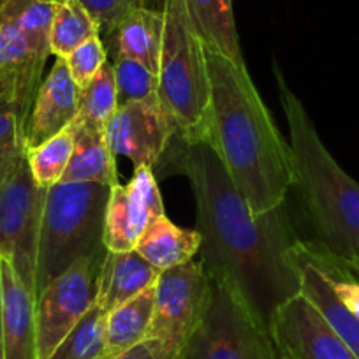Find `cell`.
<instances>
[{
	"instance_id": "obj_1",
	"label": "cell",
	"mask_w": 359,
	"mask_h": 359,
	"mask_svg": "<svg viewBox=\"0 0 359 359\" xmlns=\"http://www.w3.org/2000/svg\"><path fill=\"white\" fill-rule=\"evenodd\" d=\"M155 171L189 180L198 206L203 266L269 327L275 309L299 292L298 273L289 261L298 236L285 205L255 217L206 141L175 134Z\"/></svg>"
},
{
	"instance_id": "obj_2",
	"label": "cell",
	"mask_w": 359,
	"mask_h": 359,
	"mask_svg": "<svg viewBox=\"0 0 359 359\" xmlns=\"http://www.w3.org/2000/svg\"><path fill=\"white\" fill-rule=\"evenodd\" d=\"M210 108L205 141L255 217L285 205L292 187L291 147L284 140L247 65L208 51Z\"/></svg>"
},
{
	"instance_id": "obj_3",
	"label": "cell",
	"mask_w": 359,
	"mask_h": 359,
	"mask_svg": "<svg viewBox=\"0 0 359 359\" xmlns=\"http://www.w3.org/2000/svg\"><path fill=\"white\" fill-rule=\"evenodd\" d=\"M273 74L289 127L292 187L298 191L316 240L345 261H355L359 257V184L331 157L275 60Z\"/></svg>"
},
{
	"instance_id": "obj_4",
	"label": "cell",
	"mask_w": 359,
	"mask_h": 359,
	"mask_svg": "<svg viewBox=\"0 0 359 359\" xmlns=\"http://www.w3.org/2000/svg\"><path fill=\"white\" fill-rule=\"evenodd\" d=\"M111 187L92 182H60L46 189L36 296L79 259L106 254L104 217Z\"/></svg>"
},
{
	"instance_id": "obj_5",
	"label": "cell",
	"mask_w": 359,
	"mask_h": 359,
	"mask_svg": "<svg viewBox=\"0 0 359 359\" xmlns=\"http://www.w3.org/2000/svg\"><path fill=\"white\" fill-rule=\"evenodd\" d=\"M164 41L157 95L176 126V136L205 141L208 130V50L192 25L184 0H164Z\"/></svg>"
},
{
	"instance_id": "obj_6",
	"label": "cell",
	"mask_w": 359,
	"mask_h": 359,
	"mask_svg": "<svg viewBox=\"0 0 359 359\" xmlns=\"http://www.w3.org/2000/svg\"><path fill=\"white\" fill-rule=\"evenodd\" d=\"M212 292V277L203 262H187L161 271L147 345L157 359H187Z\"/></svg>"
},
{
	"instance_id": "obj_7",
	"label": "cell",
	"mask_w": 359,
	"mask_h": 359,
	"mask_svg": "<svg viewBox=\"0 0 359 359\" xmlns=\"http://www.w3.org/2000/svg\"><path fill=\"white\" fill-rule=\"evenodd\" d=\"M187 359H280L269 327L227 284L212 278V292Z\"/></svg>"
},
{
	"instance_id": "obj_8",
	"label": "cell",
	"mask_w": 359,
	"mask_h": 359,
	"mask_svg": "<svg viewBox=\"0 0 359 359\" xmlns=\"http://www.w3.org/2000/svg\"><path fill=\"white\" fill-rule=\"evenodd\" d=\"M44 198L46 189L36 184L25 151L0 187V255L34 298Z\"/></svg>"
},
{
	"instance_id": "obj_9",
	"label": "cell",
	"mask_w": 359,
	"mask_h": 359,
	"mask_svg": "<svg viewBox=\"0 0 359 359\" xmlns=\"http://www.w3.org/2000/svg\"><path fill=\"white\" fill-rule=\"evenodd\" d=\"M106 254L79 259L36 296L37 354L50 359L78 320L97 299V284Z\"/></svg>"
},
{
	"instance_id": "obj_10",
	"label": "cell",
	"mask_w": 359,
	"mask_h": 359,
	"mask_svg": "<svg viewBox=\"0 0 359 359\" xmlns=\"http://www.w3.org/2000/svg\"><path fill=\"white\" fill-rule=\"evenodd\" d=\"M178 133L158 95L118 106L104 127L106 141L115 155H123L134 168L154 171L164 157L172 136Z\"/></svg>"
},
{
	"instance_id": "obj_11",
	"label": "cell",
	"mask_w": 359,
	"mask_h": 359,
	"mask_svg": "<svg viewBox=\"0 0 359 359\" xmlns=\"http://www.w3.org/2000/svg\"><path fill=\"white\" fill-rule=\"evenodd\" d=\"M269 334L289 359H358L302 292L275 309Z\"/></svg>"
},
{
	"instance_id": "obj_12",
	"label": "cell",
	"mask_w": 359,
	"mask_h": 359,
	"mask_svg": "<svg viewBox=\"0 0 359 359\" xmlns=\"http://www.w3.org/2000/svg\"><path fill=\"white\" fill-rule=\"evenodd\" d=\"M165 215L155 172L134 168L129 184L111 187L104 217V247L109 252L134 250L148 224Z\"/></svg>"
},
{
	"instance_id": "obj_13",
	"label": "cell",
	"mask_w": 359,
	"mask_h": 359,
	"mask_svg": "<svg viewBox=\"0 0 359 359\" xmlns=\"http://www.w3.org/2000/svg\"><path fill=\"white\" fill-rule=\"evenodd\" d=\"M79 88L64 58H57L41 83L25 123V151L64 133L78 115Z\"/></svg>"
},
{
	"instance_id": "obj_14",
	"label": "cell",
	"mask_w": 359,
	"mask_h": 359,
	"mask_svg": "<svg viewBox=\"0 0 359 359\" xmlns=\"http://www.w3.org/2000/svg\"><path fill=\"white\" fill-rule=\"evenodd\" d=\"M0 333L4 345V359H39L36 298L20 282L13 266L6 259Z\"/></svg>"
},
{
	"instance_id": "obj_15",
	"label": "cell",
	"mask_w": 359,
	"mask_h": 359,
	"mask_svg": "<svg viewBox=\"0 0 359 359\" xmlns=\"http://www.w3.org/2000/svg\"><path fill=\"white\" fill-rule=\"evenodd\" d=\"M158 271L136 250L106 252L97 284V303L106 313L115 306L136 298L155 285Z\"/></svg>"
},
{
	"instance_id": "obj_16",
	"label": "cell",
	"mask_w": 359,
	"mask_h": 359,
	"mask_svg": "<svg viewBox=\"0 0 359 359\" xmlns=\"http://www.w3.org/2000/svg\"><path fill=\"white\" fill-rule=\"evenodd\" d=\"M164 11L147 6L130 11L108 37L113 58H133L157 74L164 41Z\"/></svg>"
},
{
	"instance_id": "obj_17",
	"label": "cell",
	"mask_w": 359,
	"mask_h": 359,
	"mask_svg": "<svg viewBox=\"0 0 359 359\" xmlns=\"http://www.w3.org/2000/svg\"><path fill=\"white\" fill-rule=\"evenodd\" d=\"M72 155L62 182H92L118 185L115 154L109 150L104 129L72 122Z\"/></svg>"
},
{
	"instance_id": "obj_18",
	"label": "cell",
	"mask_w": 359,
	"mask_h": 359,
	"mask_svg": "<svg viewBox=\"0 0 359 359\" xmlns=\"http://www.w3.org/2000/svg\"><path fill=\"white\" fill-rule=\"evenodd\" d=\"M199 248L201 234L198 229L178 227L168 215H161L148 224L134 250L158 271H165L194 261Z\"/></svg>"
},
{
	"instance_id": "obj_19",
	"label": "cell",
	"mask_w": 359,
	"mask_h": 359,
	"mask_svg": "<svg viewBox=\"0 0 359 359\" xmlns=\"http://www.w3.org/2000/svg\"><path fill=\"white\" fill-rule=\"evenodd\" d=\"M184 4L206 50L245 65L233 0H184Z\"/></svg>"
},
{
	"instance_id": "obj_20",
	"label": "cell",
	"mask_w": 359,
	"mask_h": 359,
	"mask_svg": "<svg viewBox=\"0 0 359 359\" xmlns=\"http://www.w3.org/2000/svg\"><path fill=\"white\" fill-rule=\"evenodd\" d=\"M289 261L298 273L299 292L323 313L324 319L359 359V320L338 302L319 269L292 255H289Z\"/></svg>"
},
{
	"instance_id": "obj_21",
	"label": "cell",
	"mask_w": 359,
	"mask_h": 359,
	"mask_svg": "<svg viewBox=\"0 0 359 359\" xmlns=\"http://www.w3.org/2000/svg\"><path fill=\"white\" fill-rule=\"evenodd\" d=\"M289 255L298 257L317 268L333 289L338 302L359 320V273L351 262L333 254L327 247L317 240H302L298 238Z\"/></svg>"
},
{
	"instance_id": "obj_22",
	"label": "cell",
	"mask_w": 359,
	"mask_h": 359,
	"mask_svg": "<svg viewBox=\"0 0 359 359\" xmlns=\"http://www.w3.org/2000/svg\"><path fill=\"white\" fill-rule=\"evenodd\" d=\"M155 305V285L136 298L109 310L106 316V348L108 359L136 347L147 340Z\"/></svg>"
},
{
	"instance_id": "obj_23",
	"label": "cell",
	"mask_w": 359,
	"mask_h": 359,
	"mask_svg": "<svg viewBox=\"0 0 359 359\" xmlns=\"http://www.w3.org/2000/svg\"><path fill=\"white\" fill-rule=\"evenodd\" d=\"M34 95L11 74H0V157L25 154V123Z\"/></svg>"
},
{
	"instance_id": "obj_24",
	"label": "cell",
	"mask_w": 359,
	"mask_h": 359,
	"mask_svg": "<svg viewBox=\"0 0 359 359\" xmlns=\"http://www.w3.org/2000/svg\"><path fill=\"white\" fill-rule=\"evenodd\" d=\"M99 34L95 20L79 0H65L55 4L50 32V51L57 58H67L83 43Z\"/></svg>"
},
{
	"instance_id": "obj_25",
	"label": "cell",
	"mask_w": 359,
	"mask_h": 359,
	"mask_svg": "<svg viewBox=\"0 0 359 359\" xmlns=\"http://www.w3.org/2000/svg\"><path fill=\"white\" fill-rule=\"evenodd\" d=\"M106 316L94 303L62 340L50 359H108L106 348Z\"/></svg>"
},
{
	"instance_id": "obj_26",
	"label": "cell",
	"mask_w": 359,
	"mask_h": 359,
	"mask_svg": "<svg viewBox=\"0 0 359 359\" xmlns=\"http://www.w3.org/2000/svg\"><path fill=\"white\" fill-rule=\"evenodd\" d=\"M116 109H118V99H116L115 74H113V65L106 62L95 78L79 88L78 115L74 122L104 129Z\"/></svg>"
},
{
	"instance_id": "obj_27",
	"label": "cell",
	"mask_w": 359,
	"mask_h": 359,
	"mask_svg": "<svg viewBox=\"0 0 359 359\" xmlns=\"http://www.w3.org/2000/svg\"><path fill=\"white\" fill-rule=\"evenodd\" d=\"M0 13L15 20L30 46L48 58L55 4L44 0H0Z\"/></svg>"
},
{
	"instance_id": "obj_28",
	"label": "cell",
	"mask_w": 359,
	"mask_h": 359,
	"mask_svg": "<svg viewBox=\"0 0 359 359\" xmlns=\"http://www.w3.org/2000/svg\"><path fill=\"white\" fill-rule=\"evenodd\" d=\"M72 155V133L71 129L50 137L39 147L27 151L30 172L36 184L43 189H50L60 184Z\"/></svg>"
},
{
	"instance_id": "obj_29",
	"label": "cell",
	"mask_w": 359,
	"mask_h": 359,
	"mask_svg": "<svg viewBox=\"0 0 359 359\" xmlns=\"http://www.w3.org/2000/svg\"><path fill=\"white\" fill-rule=\"evenodd\" d=\"M111 65L118 106L144 101L157 94L158 76L151 72L147 65L126 57H115Z\"/></svg>"
},
{
	"instance_id": "obj_30",
	"label": "cell",
	"mask_w": 359,
	"mask_h": 359,
	"mask_svg": "<svg viewBox=\"0 0 359 359\" xmlns=\"http://www.w3.org/2000/svg\"><path fill=\"white\" fill-rule=\"evenodd\" d=\"M64 60L71 72V78L74 79L78 88H81L86 83L92 81L95 74L104 67V64L108 62V50H106L101 36H95L76 48Z\"/></svg>"
},
{
	"instance_id": "obj_31",
	"label": "cell",
	"mask_w": 359,
	"mask_h": 359,
	"mask_svg": "<svg viewBox=\"0 0 359 359\" xmlns=\"http://www.w3.org/2000/svg\"><path fill=\"white\" fill-rule=\"evenodd\" d=\"M95 20L99 34L108 39L113 30L120 25L123 18L140 6H147L148 0H79Z\"/></svg>"
},
{
	"instance_id": "obj_32",
	"label": "cell",
	"mask_w": 359,
	"mask_h": 359,
	"mask_svg": "<svg viewBox=\"0 0 359 359\" xmlns=\"http://www.w3.org/2000/svg\"><path fill=\"white\" fill-rule=\"evenodd\" d=\"M111 359H157V358H155L151 348L147 345V341H141V344H137L136 347L129 348V351L122 352V354L115 355V358Z\"/></svg>"
},
{
	"instance_id": "obj_33",
	"label": "cell",
	"mask_w": 359,
	"mask_h": 359,
	"mask_svg": "<svg viewBox=\"0 0 359 359\" xmlns=\"http://www.w3.org/2000/svg\"><path fill=\"white\" fill-rule=\"evenodd\" d=\"M20 157H22V155H18V157H0V187H2V184L6 182V178L11 175L13 168H15Z\"/></svg>"
},
{
	"instance_id": "obj_34",
	"label": "cell",
	"mask_w": 359,
	"mask_h": 359,
	"mask_svg": "<svg viewBox=\"0 0 359 359\" xmlns=\"http://www.w3.org/2000/svg\"><path fill=\"white\" fill-rule=\"evenodd\" d=\"M2 298H4V257L0 255V317H2Z\"/></svg>"
},
{
	"instance_id": "obj_35",
	"label": "cell",
	"mask_w": 359,
	"mask_h": 359,
	"mask_svg": "<svg viewBox=\"0 0 359 359\" xmlns=\"http://www.w3.org/2000/svg\"><path fill=\"white\" fill-rule=\"evenodd\" d=\"M0 359H4V345H2V333H0Z\"/></svg>"
},
{
	"instance_id": "obj_36",
	"label": "cell",
	"mask_w": 359,
	"mask_h": 359,
	"mask_svg": "<svg viewBox=\"0 0 359 359\" xmlns=\"http://www.w3.org/2000/svg\"><path fill=\"white\" fill-rule=\"evenodd\" d=\"M351 266H352V268H354L355 271H358V273H359V257L355 259V261H352V262H351Z\"/></svg>"
},
{
	"instance_id": "obj_37",
	"label": "cell",
	"mask_w": 359,
	"mask_h": 359,
	"mask_svg": "<svg viewBox=\"0 0 359 359\" xmlns=\"http://www.w3.org/2000/svg\"><path fill=\"white\" fill-rule=\"evenodd\" d=\"M44 2H50V4H60V2H65V0H44Z\"/></svg>"
},
{
	"instance_id": "obj_38",
	"label": "cell",
	"mask_w": 359,
	"mask_h": 359,
	"mask_svg": "<svg viewBox=\"0 0 359 359\" xmlns=\"http://www.w3.org/2000/svg\"><path fill=\"white\" fill-rule=\"evenodd\" d=\"M278 354H280V352H278ZM280 359H289V358H285V355L280 354Z\"/></svg>"
}]
</instances>
